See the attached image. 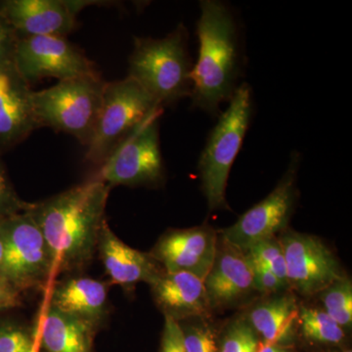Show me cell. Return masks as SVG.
Masks as SVG:
<instances>
[{
	"instance_id": "cell-1",
	"label": "cell",
	"mask_w": 352,
	"mask_h": 352,
	"mask_svg": "<svg viewBox=\"0 0 352 352\" xmlns=\"http://www.w3.org/2000/svg\"><path fill=\"white\" fill-rule=\"evenodd\" d=\"M112 187L98 177L41 201L31 214L47 243L55 271L87 265L97 250Z\"/></svg>"
},
{
	"instance_id": "cell-2",
	"label": "cell",
	"mask_w": 352,
	"mask_h": 352,
	"mask_svg": "<svg viewBox=\"0 0 352 352\" xmlns=\"http://www.w3.org/2000/svg\"><path fill=\"white\" fill-rule=\"evenodd\" d=\"M199 55L192 69V106L217 113L239 87L242 71L239 25L231 9L217 0L200 2Z\"/></svg>"
},
{
	"instance_id": "cell-3",
	"label": "cell",
	"mask_w": 352,
	"mask_h": 352,
	"mask_svg": "<svg viewBox=\"0 0 352 352\" xmlns=\"http://www.w3.org/2000/svg\"><path fill=\"white\" fill-rule=\"evenodd\" d=\"M129 76L164 105L190 97L193 65L188 53V32L179 24L163 38H134Z\"/></svg>"
},
{
	"instance_id": "cell-4",
	"label": "cell",
	"mask_w": 352,
	"mask_h": 352,
	"mask_svg": "<svg viewBox=\"0 0 352 352\" xmlns=\"http://www.w3.org/2000/svg\"><path fill=\"white\" fill-rule=\"evenodd\" d=\"M252 116V88L243 83L220 115L199 160L201 190L210 210L227 208V180L242 147Z\"/></svg>"
},
{
	"instance_id": "cell-5",
	"label": "cell",
	"mask_w": 352,
	"mask_h": 352,
	"mask_svg": "<svg viewBox=\"0 0 352 352\" xmlns=\"http://www.w3.org/2000/svg\"><path fill=\"white\" fill-rule=\"evenodd\" d=\"M105 85L98 74L60 80L53 87L32 92L39 127L66 132L87 146L100 113Z\"/></svg>"
},
{
	"instance_id": "cell-6",
	"label": "cell",
	"mask_w": 352,
	"mask_h": 352,
	"mask_svg": "<svg viewBox=\"0 0 352 352\" xmlns=\"http://www.w3.org/2000/svg\"><path fill=\"white\" fill-rule=\"evenodd\" d=\"M161 108L151 95L129 76L106 82L100 113L87 146L85 161L101 166L127 136Z\"/></svg>"
},
{
	"instance_id": "cell-7",
	"label": "cell",
	"mask_w": 352,
	"mask_h": 352,
	"mask_svg": "<svg viewBox=\"0 0 352 352\" xmlns=\"http://www.w3.org/2000/svg\"><path fill=\"white\" fill-rule=\"evenodd\" d=\"M3 258L0 276L18 292L43 287L54 270L50 248L28 210L0 219Z\"/></svg>"
},
{
	"instance_id": "cell-8",
	"label": "cell",
	"mask_w": 352,
	"mask_h": 352,
	"mask_svg": "<svg viewBox=\"0 0 352 352\" xmlns=\"http://www.w3.org/2000/svg\"><path fill=\"white\" fill-rule=\"evenodd\" d=\"M159 109L127 136L101 166L99 179L112 186H159L164 179Z\"/></svg>"
},
{
	"instance_id": "cell-9",
	"label": "cell",
	"mask_w": 352,
	"mask_h": 352,
	"mask_svg": "<svg viewBox=\"0 0 352 352\" xmlns=\"http://www.w3.org/2000/svg\"><path fill=\"white\" fill-rule=\"evenodd\" d=\"M300 164L298 153H293L288 170L275 189L256 206L241 215L232 226L221 231V237L241 251L275 237L283 230L294 212L296 201V170Z\"/></svg>"
},
{
	"instance_id": "cell-10",
	"label": "cell",
	"mask_w": 352,
	"mask_h": 352,
	"mask_svg": "<svg viewBox=\"0 0 352 352\" xmlns=\"http://www.w3.org/2000/svg\"><path fill=\"white\" fill-rule=\"evenodd\" d=\"M14 66L28 82L45 78L58 80L98 75L95 65L64 36H39L18 39Z\"/></svg>"
},
{
	"instance_id": "cell-11",
	"label": "cell",
	"mask_w": 352,
	"mask_h": 352,
	"mask_svg": "<svg viewBox=\"0 0 352 352\" xmlns=\"http://www.w3.org/2000/svg\"><path fill=\"white\" fill-rule=\"evenodd\" d=\"M279 242L286 261L289 287L300 295H319L344 277L337 258L319 238L288 231Z\"/></svg>"
},
{
	"instance_id": "cell-12",
	"label": "cell",
	"mask_w": 352,
	"mask_h": 352,
	"mask_svg": "<svg viewBox=\"0 0 352 352\" xmlns=\"http://www.w3.org/2000/svg\"><path fill=\"white\" fill-rule=\"evenodd\" d=\"M88 1L68 0H3L0 14L18 38L30 36H64L73 32L76 15Z\"/></svg>"
},
{
	"instance_id": "cell-13",
	"label": "cell",
	"mask_w": 352,
	"mask_h": 352,
	"mask_svg": "<svg viewBox=\"0 0 352 352\" xmlns=\"http://www.w3.org/2000/svg\"><path fill=\"white\" fill-rule=\"evenodd\" d=\"M217 240V232L210 226L173 229L157 240L149 254L164 271H184L204 281L214 263Z\"/></svg>"
},
{
	"instance_id": "cell-14",
	"label": "cell",
	"mask_w": 352,
	"mask_h": 352,
	"mask_svg": "<svg viewBox=\"0 0 352 352\" xmlns=\"http://www.w3.org/2000/svg\"><path fill=\"white\" fill-rule=\"evenodd\" d=\"M204 285L210 309L240 305L256 292L251 259L220 236L214 263Z\"/></svg>"
},
{
	"instance_id": "cell-15",
	"label": "cell",
	"mask_w": 352,
	"mask_h": 352,
	"mask_svg": "<svg viewBox=\"0 0 352 352\" xmlns=\"http://www.w3.org/2000/svg\"><path fill=\"white\" fill-rule=\"evenodd\" d=\"M30 83L14 64L0 69V148H9L38 129Z\"/></svg>"
},
{
	"instance_id": "cell-16",
	"label": "cell",
	"mask_w": 352,
	"mask_h": 352,
	"mask_svg": "<svg viewBox=\"0 0 352 352\" xmlns=\"http://www.w3.org/2000/svg\"><path fill=\"white\" fill-rule=\"evenodd\" d=\"M97 251L110 281L122 288H131L140 282L151 285L164 272L151 254L122 242L107 221L102 226Z\"/></svg>"
},
{
	"instance_id": "cell-17",
	"label": "cell",
	"mask_w": 352,
	"mask_h": 352,
	"mask_svg": "<svg viewBox=\"0 0 352 352\" xmlns=\"http://www.w3.org/2000/svg\"><path fill=\"white\" fill-rule=\"evenodd\" d=\"M150 286L157 307L178 323L206 318L212 310L203 280L191 273L164 271Z\"/></svg>"
},
{
	"instance_id": "cell-18",
	"label": "cell",
	"mask_w": 352,
	"mask_h": 352,
	"mask_svg": "<svg viewBox=\"0 0 352 352\" xmlns=\"http://www.w3.org/2000/svg\"><path fill=\"white\" fill-rule=\"evenodd\" d=\"M50 305L99 327L108 315L107 284L91 277L69 278L53 289Z\"/></svg>"
},
{
	"instance_id": "cell-19",
	"label": "cell",
	"mask_w": 352,
	"mask_h": 352,
	"mask_svg": "<svg viewBox=\"0 0 352 352\" xmlns=\"http://www.w3.org/2000/svg\"><path fill=\"white\" fill-rule=\"evenodd\" d=\"M298 312L295 296L285 294L254 305L247 320L263 344L287 346L298 330Z\"/></svg>"
},
{
	"instance_id": "cell-20",
	"label": "cell",
	"mask_w": 352,
	"mask_h": 352,
	"mask_svg": "<svg viewBox=\"0 0 352 352\" xmlns=\"http://www.w3.org/2000/svg\"><path fill=\"white\" fill-rule=\"evenodd\" d=\"M96 325L48 307L41 329V344L48 352H94Z\"/></svg>"
},
{
	"instance_id": "cell-21",
	"label": "cell",
	"mask_w": 352,
	"mask_h": 352,
	"mask_svg": "<svg viewBox=\"0 0 352 352\" xmlns=\"http://www.w3.org/2000/svg\"><path fill=\"white\" fill-rule=\"evenodd\" d=\"M298 328L305 340L316 344H339L344 339V329L319 308L300 307Z\"/></svg>"
},
{
	"instance_id": "cell-22",
	"label": "cell",
	"mask_w": 352,
	"mask_h": 352,
	"mask_svg": "<svg viewBox=\"0 0 352 352\" xmlns=\"http://www.w3.org/2000/svg\"><path fill=\"white\" fill-rule=\"evenodd\" d=\"M320 300L326 312L342 329L351 328L352 324V282L342 277L324 289Z\"/></svg>"
},
{
	"instance_id": "cell-23",
	"label": "cell",
	"mask_w": 352,
	"mask_h": 352,
	"mask_svg": "<svg viewBox=\"0 0 352 352\" xmlns=\"http://www.w3.org/2000/svg\"><path fill=\"white\" fill-rule=\"evenodd\" d=\"M263 344L247 318L235 319L219 340V352H259Z\"/></svg>"
},
{
	"instance_id": "cell-24",
	"label": "cell",
	"mask_w": 352,
	"mask_h": 352,
	"mask_svg": "<svg viewBox=\"0 0 352 352\" xmlns=\"http://www.w3.org/2000/svg\"><path fill=\"white\" fill-rule=\"evenodd\" d=\"M245 252L252 263L261 264L267 268L289 287L288 279H287L286 261H285L283 250H282L279 240L272 237L261 241V242L252 245Z\"/></svg>"
},
{
	"instance_id": "cell-25",
	"label": "cell",
	"mask_w": 352,
	"mask_h": 352,
	"mask_svg": "<svg viewBox=\"0 0 352 352\" xmlns=\"http://www.w3.org/2000/svg\"><path fill=\"white\" fill-rule=\"evenodd\" d=\"M187 352H219V338L207 323L180 324Z\"/></svg>"
},
{
	"instance_id": "cell-26",
	"label": "cell",
	"mask_w": 352,
	"mask_h": 352,
	"mask_svg": "<svg viewBox=\"0 0 352 352\" xmlns=\"http://www.w3.org/2000/svg\"><path fill=\"white\" fill-rule=\"evenodd\" d=\"M31 206V203L22 200L18 195L6 166L0 160V219L25 212Z\"/></svg>"
},
{
	"instance_id": "cell-27",
	"label": "cell",
	"mask_w": 352,
	"mask_h": 352,
	"mask_svg": "<svg viewBox=\"0 0 352 352\" xmlns=\"http://www.w3.org/2000/svg\"><path fill=\"white\" fill-rule=\"evenodd\" d=\"M0 352H36V342L25 329L0 324Z\"/></svg>"
},
{
	"instance_id": "cell-28",
	"label": "cell",
	"mask_w": 352,
	"mask_h": 352,
	"mask_svg": "<svg viewBox=\"0 0 352 352\" xmlns=\"http://www.w3.org/2000/svg\"><path fill=\"white\" fill-rule=\"evenodd\" d=\"M252 265L256 292L265 294V295H271V294L280 293L288 288L286 284H284L276 275L273 274L267 268L261 264L252 263Z\"/></svg>"
},
{
	"instance_id": "cell-29",
	"label": "cell",
	"mask_w": 352,
	"mask_h": 352,
	"mask_svg": "<svg viewBox=\"0 0 352 352\" xmlns=\"http://www.w3.org/2000/svg\"><path fill=\"white\" fill-rule=\"evenodd\" d=\"M18 36L0 14V69L13 64Z\"/></svg>"
},
{
	"instance_id": "cell-30",
	"label": "cell",
	"mask_w": 352,
	"mask_h": 352,
	"mask_svg": "<svg viewBox=\"0 0 352 352\" xmlns=\"http://www.w3.org/2000/svg\"><path fill=\"white\" fill-rule=\"evenodd\" d=\"M161 352H187L179 323L170 317L164 316Z\"/></svg>"
},
{
	"instance_id": "cell-31",
	"label": "cell",
	"mask_w": 352,
	"mask_h": 352,
	"mask_svg": "<svg viewBox=\"0 0 352 352\" xmlns=\"http://www.w3.org/2000/svg\"><path fill=\"white\" fill-rule=\"evenodd\" d=\"M20 303V292L0 277V310L17 307Z\"/></svg>"
},
{
	"instance_id": "cell-32",
	"label": "cell",
	"mask_w": 352,
	"mask_h": 352,
	"mask_svg": "<svg viewBox=\"0 0 352 352\" xmlns=\"http://www.w3.org/2000/svg\"><path fill=\"white\" fill-rule=\"evenodd\" d=\"M259 352H293L286 346H276V344H263Z\"/></svg>"
},
{
	"instance_id": "cell-33",
	"label": "cell",
	"mask_w": 352,
	"mask_h": 352,
	"mask_svg": "<svg viewBox=\"0 0 352 352\" xmlns=\"http://www.w3.org/2000/svg\"><path fill=\"white\" fill-rule=\"evenodd\" d=\"M2 258H3V236H2L1 227H0V270H1Z\"/></svg>"
},
{
	"instance_id": "cell-34",
	"label": "cell",
	"mask_w": 352,
	"mask_h": 352,
	"mask_svg": "<svg viewBox=\"0 0 352 352\" xmlns=\"http://www.w3.org/2000/svg\"><path fill=\"white\" fill-rule=\"evenodd\" d=\"M344 352H351V349H349V351H346Z\"/></svg>"
}]
</instances>
